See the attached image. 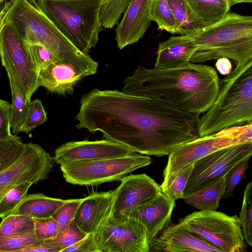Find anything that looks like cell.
<instances>
[{
    "instance_id": "7a4b0ae2",
    "label": "cell",
    "mask_w": 252,
    "mask_h": 252,
    "mask_svg": "<svg viewBox=\"0 0 252 252\" xmlns=\"http://www.w3.org/2000/svg\"><path fill=\"white\" fill-rule=\"evenodd\" d=\"M219 79L211 66L189 63L173 68H148L138 65L124 80L122 92L161 100L180 110L205 113L215 100Z\"/></svg>"
},
{
    "instance_id": "ee69618b",
    "label": "cell",
    "mask_w": 252,
    "mask_h": 252,
    "mask_svg": "<svg viewBox=\"0 0 252 252\" xmlns=\"http://www.w3.org/2000/svg\"><path fill=\"white\" fill-rule=\"evenodd\" d=\"M215 66L217 70L222 75H226L232 70V65L229 59L221 58L217 59Z\"/></svg>"
},
{
    "instance_id": "60d3db41",
    "label": "cell",
    "mask_w": 252,
    "mask_h": 252,
    "mask_svg": "<svg viewBox=\"0 0 252 252\" xmlns=\"http://www.w3.org/2000/svg\"><path fill=\"white\" fill-rule=\"evenodd\" d=\"M11 104L0 98V139L12 135L10 131Z\"/></svg>"
},
{
    "instance_id": "7dc6e473",
    "label": "cell",
    "mask_w": 252,
    "mask_h": 252,
    "mask_svg": "<svg viewBox=\"0 0 252 252\" xmlns=\"http://www.w3.org/2000/svg\"><path fill=\"white\" fill-rule=\"evenodd\" d=\"M4 0H0V4Z\"/></svg>"
},
{
    "instance_id": "6da1fadb",
    "label": "cell",
    "mask_w": 252,
    "mask_h": 252,
    "mask_svg": "<svg viewBox=\"0 0 252 252\" xmlns=\"http://www.w3.org/2000/svg\"><path fill=\"white\" fill-rule=\"evenodd\" d=\"M199 117L159 99L97 89L82 97L76 116L78 128L100 131L136 153L158 157L198 138Z\"/></svg>"
},
{
    "instance_id": "d6a6232c",
    "label": "cell",
    "mask_w": 252,
    "mask_h": 252,
    "mask_svg": "<svg viewBox=\"0 0 252 252\" xmlns=\"http://www.w3.org/2000/svg\"><path fill=\"white\" fill-rule=\"evenodd\" d=\"M32 181L23 182L9 191L0 202V218L11 215L17 206L28 195Z\"/></svg>"
},
{
    "instance_id": "e0dca14e",
    "label": "cell",
    "mask_w": 252,
    "mask_h": 252,
    "mask_svg": "<svg viewBox=\"0 0 252 252\" xmlns=\"http://www.w3.org/2000/svg\"><path fill=\"white\" fill-rule=\"evenodd\" d=\"M153 0H131L115 30L120 50L138 42L151 26L150 14Z\"/></svg>"
},
{
    "instance_id": "9c48e42d",
    "label": "cell",
    "mask_w": 252,
    "mask_h": 252,
    "mask_svg": "<svg viewBox=\"0 0 252 252\" xmlns=\"http://www.w3.org/2000/svg\"><path fill=\"white\" fill-rule=\"evenodd\" d=\"M247 142H252V122L198 137L180 146L168 155L163 177L218 150Z\"/></svg>"
},
{
    "instance_id": "44dd1931",
    "label": "cell",
    "mask_w": 252,
    "mask_h": 252,
    "mask_svg": "<svg viewBox=\"0 0 252 252\" xmlns=\"http://www.w3.org/2000/svg\"><path fill=\"white\" fill-rule=\"evenodd\" d=\"M197 48L190 35L171 36L158 44L154 67L168 69L186 65Z\"/></svg>"
},
{
    "instance_id": "f35d334b",
    "label": "cell",
    "mask_w": 252,
    "mask_h": 252,
    "mask_svg": "<svg viewBox=\"0 0 252 252\" xmlns=\"http://www.w3.org/2000/svg\"><path fill=\"white\" fill-rule=\"evenodd\" d=\"M26 44L38 71L47 67L53 63H60L57 59L43 46L35 44Z\"/></svg>"
},
{
    "instance_id": "c3c4849f",
    "label": "cell",
    "mask_w": 252,
    "mask_h": 252,
    "mask_svg": "<svg viewBox=\"0 0 252 252\" xmlns=\"http://www.w3.org/2000/svg\"></svg>"
},
{
    "instance_id": "30bf717a",
    "label": "cell",
    "mask_w": 252,
    "mask_h": 252,
    "mask_svg": "<svg viewBox=\"0 0 252 252\" xmlns=\"http://www.w3.org/2000/svg\"><path fill=\"white\" fill-rule=\"evenodd\" d=\"M0 57L8 77L16 83L29 103L39 87L38 70L26 43L5 22L0 32Z\"/></svg>"
},
{
    "instance_id": "7402d4cb",
    "label": "cell",
    "mask_w": 252,
    "mask_h": 252,
    "mask_svg": "<svg viewBox=\"0 0 252 252\" xmlns=\"http://www.w3.org/2000/svg\"><path fill=\"white\" fill-rule=\"evenodd\" d=\"M65 201L41 193L28 194L11 214L26 216L35 219L49 218L52 217Z\"/></svg>"
},
{
    "instance_id": "1f68e13d",
    "label": "cell",
    "mask_w": 252,
    "mask_h": 252,
    "mask_svg": "<svg viewBox=\"0 0 252 252\" xmlns=\"http://www.w3.org/2000/svg\"><path fill=\"white\" fill-rule=\"evenodd\" d=\"M238 220L244 240L252 246V182L246 186L243 195L242 208Z\"/></svg>"
},
{
    "instance_id": "8fae6325",
    "label": "cell",
    "mask_w": 252,
    "mask_h": 252,
    "mask_svg": "<svg viewBox=\"0 0 252 252\" xmlns=\"http://www.w3.org/2000/svg\"><path fill=\"white\" fill-rule=\"evenodd\" d=\"M93 235L99 252H150L144 225L129 216H109Z\"/></svg>"
},
{
    "instance_id": "d6986e66",
    "label": "cell",
    "mask_w": 252,
    "mask_h": 252,
    "mask_svg": "<svg viewBox=\"0 0 252 252\" xmlns=\"http://www.w3.org/2000/svg\"><path fill=\"white\" fill-rule=\"evenodd\" d=\"M175 203L161 192L150 201L131 211L128 216L144 225L150 243L170 221Z\"/></svg>"
},
{
    "instance_id": "83f0119b",
    "label": "cell",
    "mask_w": 252,
    "mask_h": 252,
    "mask_svg": "<svg viewBox=\"0 0 252 252\" xmlns=\"http://www.w3.org/2000/svg\"><path fill=\"white\" fill-rule=\"evenodd\" d=\"M8 78L12 95L10 125L13 133L16 135L21 132L29 103L16 83L11 78Z\"/></svg>"
},
{
    "instance_id": "5b68a950",
    "label": "cell",
    "mask_w": 252,
    "mask_h": 252,
    "mask_svg": "<svg viewBox=\"0 0 252 252\" xmlns=\"http://www.w3.org/2000/svg\"><path fill=\"white\" fill-rule=\"evenodd\" d=\"M197 49L190 62L201 63L226 58L235 66L252 60V16L228 12L219 21L190 35Z\"/></svg>"
},
{
    "instance_id": "cb8c5ba5",
    "label": "cell",
    "mask_w": 252,
    "mask_h": 252,
    "mask_svg": "<svg viewBox=\"0 0 252 252\" xmlns=\"http://www.w3.org/2000/svg\"><path fill=\"white\" fill-rule=\"evenodd\" d=\"M188 2L190 9L199 20L201 28L220 20L230 8L226 0H188Z\"/></svg>"
},
{
    "instance_id": "ac0fdd59",
    "label": "cell",
    "mask_w": 252,
    "mask_h": 252,
    "mask_svg": "<svg viewBox=\"0 0 252 252\" xmlns=\"http://www.w3.org/2000/svg\"><path fill=\"white\" fill-rule=\"evenodd\" d=\"M115 189L94 192L82 198L73 222L83 232L94 233L111 215Z\"/></svg>"
},
{
    "instance_id": "277c9868",
    "label": "cell",
    "mask_w": 252,
    "mask_h": 252,
    "mask_svg": "<svg viewBox=\"0 0 252 252\" xmlns=\"http://www.w3.org/2000/svg\"><path fill=\"white\" fill-rule=\"evenodd\" d=\"M252 121V60L234 69L219 82L217 97L199 117V137Z\"/></svg>"
},
{
    "instance_id": "ab89813d",
    "label": "cell",
    "mask_w": 252,
    "mask_h": 252,
    "mask_svg": "<svg viewBox=\"0 0 252 252\" xmlns=\"http://www.w3.org/2000/svg\"><path fill=\"white\" fill-rule=\"evenodd\" d=\"M33 219L35 224L34 234L38 239L43 241L57 235L58 224L52 217L46 219Z\"/></svg>"
},
{
    "instance_id": "836d02e7",
    "label": "cell",
    "mask_w": 252,
    "mask_h": 252,
    "mask_svg": "<svg viewBox=\"0 0 252 252\" xmlns=\"http://www.w3.org/2000/svg\"><path fill=\"white\" fill-rule=\"evenodd\" d=\"M87 234L81 230L72 221L63 231L54 238L46 240L43 242L56 247L61 251L83 238Z\"/></svg>"
},
{
    "instance_id": "8d00e7d4",
    "label": "cell",
    "mask_w": 252,
    "mask_h": 252,
    "mask_svg": "<svg viewBox=\"0 0 252 252\" xmlns=\"http://www.w3.org/2000/svg\"><path fill=\"white\" fill-rule=\"evenodd\" d=\"M252 156H248L234 165L225 174L226 189L223 196L226 198L233 195V191L240 181L246 177L245 173Z\"/></svg>"
},
{
    "instance_id": "7bdbcfd3",
    "label": "cell",
    "mask_w": 252,
    "mask_h": 252,
    "mask_svg": "<svg viewBox=\"0 0 252 252\" xmlns=\"http://www.w3.org/2000/svg\"><path fill=\"white\" fill-rule=\"evenodd\" d=\"M18 252H60V250L42 242L22 249Z\"/></svg>"
},
{
    "instance_id": "8992f818",
    "label": "cell",
    "mask_w": 252,
    "mask_h": 252,
    "mask_svg": "<svg viewBox=\"0 0 252 252\" xmlns=\"http://www.w3.org/2000/svg\"><path fill=\"white\" fill-rule=\"evenodd\" d=\"M41 10L78 49L88 53L103 30L100 10L104 0H37Z\"/></svg>"
},
{
    "instance_id": "4fadbf2b",
    "label": "cell",
    "mask_w": 252,
    "mask_h": 252,
    "mask_svg": "<svg viewBox=\"0 0 252 252\" xmlns=\"http://www.w3.org/2000/svg\"><path fill=\"white\" fill-rule=\"evenodd\" d=\"M54 162L53 158L39 145L26 143L19 158L0 171V202L9 191L23 182L32 181L36 184L47 178Z\"/></svg>"
},
{
    "instance_id": "b9f144b4",
    "label": "cell",
    "mask_w": 252,
    "mask_h": 252,
    "mask_svg": "<svg viewBox=\"0 0 252 252\" xmlns=\"http://www.w3.org/2000/svg\"><path fill=\"white\" fill-rule=\"evenodd\" d=\"M61 252H99L93 233L88 234L74 244L62 250Z\"/></svg>"
},
{
    "instance_id": "bcb514c9",
    "label": "cell",
    "mask_w": 252,
    "mask_h": 252,
    "mask_svg": "<svg viewBox=\"0 0 252 252\" xmlns=\"http://www.w3.org/2000/svg\"><path fill=\"white\" fill-rule=\"evenodd\" d=\"M230 7L236 4L242 3H252V0H227Z\"/></svg>"
},
{
    "instance_id": "f546056e",
    "label": "cell",
    "mask_w": 252,
    "mask_h": 252,
    "mask_svg": "<svg viewBox=\"0 0 252 252\" xmlns=\"http://www.w3.org/2000/svg\"><path fill=\"white\" fill-rule=\"evenodd\" d=\"M25 144L16 135L0 139V171L19 158L25 150Z\"/></svg>"
},
{
    "instance_id": "ffe728a7",
    "label": "cell",
    "mask_w": 252,
    "mask_h": 252,
    "mask_svg": "<svg viewBox=\"0 0 252 252\" xmlns=\"http://www.w3.org/2000/svg\"><path fill=\"white\" fill-rule=\"evenodd\" d=\"M95 73L91 70L53 63L38 71V84L51 93L65 94L73 92L78 81Z\"/></svg>"
},
{
    "instance_id": "9a60e30c",
    "label": "cell",
    "mask_w": 252,
    "mask_h": 252,
    "mask_svg": "<svg viewBox=\"0 0 252 252\" xmlns=\"http://www.w3.org/2000/svg\"><path fill=\"white\" fill-rule=\"evenodd\" d=\"M135 153L129 148L108 139L69 141L58 147L53 158L58 164L114 158Z\"/></svg>"
},
{
    "instance_id": "d4e9b609",
    "label": "cell",
    "mask_w": 252,
    "mask_h": 252,
    "mask_svg": "<svg viewBox=\"0 0 252 252\" xmlns=\"http://www.w3.org/2000/svg\"><path fill=\"white\" fill-rule=\"evenodd\" d=\"M177 22L180 35H191L201 28L190 9L188 0H167Z\"/></svg>"
},
{
    "instance_id": "7c38bea8",
    "label": "cell",
    "mask_w": 252,
    "mask_h": 252,
    "mask_svg": "<svg viewBox=\"0 0 252 252\" xmlns=\"http://www.w3.org/2000/svg\"><path fill=\"white\" fill-rule=\"evenodd\" d=\"M252 154V142H247L218 150L199 159L193 163L184 196L220 180Z\"/></svg>"
},
{
    "instance_id": "5bb4252c",
    "label": "cell",
    "mask_w": 252,
    "mask_h": 252,
    "mask_svg": "<svg viewBox=\"0 0 252 252\" xmlns=\"http://www.w3.org/2000/svg\"><path fill=\"white\" fill-rule=\"evenodd\" d=\"M115 189L110 216L116 219L128 217L131 211L161 192L160 186L145 174L125 176Z\"/></svg>"
},
{
    "instance_id": "4dcf8cb0",
    "label": "cell",
    "mask_w": 252,
    "mask_h": 252,
    "mask_svg": "<svg viewBox=\"0 0 252 252\" xmlns=\"http://www.w3.org/2000/svg\"><path fill=\"white\" fill-rule=\"evenodd\" d=\"M131 0H104L100 10V20L102 27L113 28Z\"/></svg>"
},
{
    "instance_id": "e575fe53",
    "label": "cell",
    "mask_w": 252,
    "mask_h": 252,
    "mask_svg": "<svg viewBox=\"0 0 252 252\" xmlns=\"http://www.w3.org/2000/svg\"><path fill=\"white\" fill-rule=\"evenodd\" d=\"M47 120V114L41 100L35 99L28 104L26 116L21 132L29 133Z\"/></svg>"
},
{
    "instance_id": "d590c367",
    "label": "cell",
    "mask_w": 252,
    "mask_h": 252,
    "mask_svg": "<svg viewBox=\"0 0 252 252\" xmlns=\"http://www.w3.org/2000/svg\"><path fill=\"white\" fill-rule=\"evenodd\" d=\"M42 242L36 237L34 232L16 235L0 240V252H18Z\"/></svg>"
},
{
    "instance_id": "484cf974",
    "label": "cell",
    "mask_w": 252,
    "mask_h": 252,
    "mask_svg": "<svg viewBox=\"0 0 252 252\" xmlns=\"http://www.w3.org/2000/svg\"><path fill=\"white\" fill-rule=\"evenodd\" d=\"M190 164L163 177L161 191L174 201L183 198L184 191L193 168Z\"/></svg>"
},
{
    "instance_id": "74e56055",
    "label": "cell",
    "mask_w": 252,
    "mask_h": 252,
    "mask_svg": "<svg viewBox=\"0 0 252 252\" xmlns=\"http://www.w3.org/2000/svg\"><path fill=\"white\" fill-rule=\"evenodd\" d=\"M81 201L82 198L66 200L53 214L52 218L58 224V233L65 229L73 220Z\"/></svg>"
},
{
    "instance_id": "2e32d148",
    "label": "cell",
    "mask_w": 252,
    "mask_h": 252,
    "mask_svg": "<svg viewBox=\"0 0 252 252\" xmlns=\"http://www.w3.org/2000/svg\"><path fill=\"white\" fill-rule=\"evenodd\" d=\"M149 246L150 252H222L179 223L166 226L160 235L151 241Z\"/></svg>"
},
{
    "instance_id": "f1b7e54d",
    "label": "cell",
    "mask_w": 252,
    "mask_h": 252,
    "mask_svg": "<svg viewBox=\"0 0 252 252\" xmlns=\"http://www.w3.org/2000/svg\"><path fill=\"white\" fill-rule=\"evenodd\" d=\"M34 220L31 217L9 215L0 223V240L10 236L34 232Z\"/></svg>"
},
{
    "instance_id": "603a6c76",
    "label": "cell",
    "mask_w": 252,
    "mask_h": 252,
    "mask_svg": "<svg viewBox=\"0 0 252 252\" xmlns=\"http://www.w3.org/2000/svg\"><path fill=\"white\" fill-rule=\"evenodd\" d=\"M226 189L224 177L217 181L186 194L183 199L187 203L202 211L218 209Z\"/></svg>"
},
{
    "instance_id": "ba28073f",
    "label": "cell",
    "mask_w": 252,
    "mask_h": 252,
    "mask_svg": "<svg viewBox=\"0 0 252 252\" xmlns=\"http://www.w3.org/2000/svg\"><path fill=\"white\" fill-rule=\"evenodd\" d=\"M180 225L220 249L222 252L245 250L238 217L213 211L194 212L179 219Z\"/></svg>"
},
{
    "instance_id": "f6af8a7d",
    "label": "cell",
    "mask_w": 252,
    "mask_h": 252,
    "mask_svg": "<svg viewBox=\"0 0 252 252\" xmlns=\"http://www.w3.org/2000/svg\"><path fill=\"white\" fill-rule=\"evenodd\" d=\"M10 1H9L5 3L2 8L0 11V32L1 30L5 23V19L8 12Z\"/></svg>"
},
{
    "instance_id": "4316f807",
    "label": "cell",
    "mask_w": 252,
    "mask_h": 252,
    "mask_svg": "<svg viewBox=\"0 0 252 252\" xmlns=\"http://www.w3.org/2000/svg\"><path fill=\"white\" fill-rule=\"evenodd\" d=\"M150 17L151 21L155 22L160 31L180 34L177 22L167 0H154Z\"/></svg>"
},
{
    "instance_id": "3957f363",
    "label": "cell",
    "mask_w": 252,
    "mask_h": 252,
    "mask_svg": "<svg viewBox=\"0 0 252 252\" xmlns=\"http://www.w3.org/2000/svg\"><path fill=\"white\" fill-rule=\"evenodd\" d=\"M5 22L25 43L41 45L60 63L96 70L98 63L78 49L56 27L36 0H10Z\"/></svg>"
},
{
    "instance_id": "52a82bcc",
    "label": "cell",
    "mask_w": 252,
    "mask_h": 252,
    "mask_svg": "<svg viewBox=\"0 0 252 252\" xmlns=\"http://www.w3.org/2000/svg\"><path fill=\"white\" fill-rule=\"evenodd\" d=\"M151 162L150 157L135 153L117 158L73 161L60 165L63 177L67 183L93 186L121 181L129 173Z\"/></svg>"
}]
</instances>
